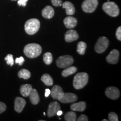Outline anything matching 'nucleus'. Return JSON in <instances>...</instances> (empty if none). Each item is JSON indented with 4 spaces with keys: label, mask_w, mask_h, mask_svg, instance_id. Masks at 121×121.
Returning a JSON list of instances; mask_svg holds the SVG:
<instances>
[{
    "label": "nucleus",
    "mask_w": 121,
    "mask_h": 121,
    "mask_svg": "<svg viewBox=\"0 0 121 121\" xmlns=\"http://www.w3.org/2000/svg\"><path fill=\"white\" fill-rule=\"evenodd\" d=\"M53 5L54 6H60L62 5V0H51Z\"/></svg>",
    "instance_id": "obj_30"
},
{
    "label": "nucleus",
    "mask_w": 121,
    "mask_h": 121,
    "mask_svg": "<svg viewBox=\"0 0 121 121\" xmlns=\"http://www.w3.org/2000/svg\"><path fill=\"white\" fill-rule=\"evenodd\" d=\"M40 26V23L39 20L31 19L25 22L24 28L26 33L29 35L35 34L38 32Z\"/></svg>",
    "instance_id": "obj_3"
},
{
    "label": "nucleus",
    "mask_w": 121,
    "mask_h": 121,
    "mask_svg": "<svg viewBox=\"0 0 121 121\" xmlns=\"http://www.w3.org/2000/svg\"><path fill=\"white\" fill-rule=\"evenodd\" d=\"M98 5V0H85L82 4V9L84 12L91 13L95 11Z\"/></svg>",
    "instance_id": "obj_7"
},
{
    "label": "nucleus",
    "mask_w": 121,
    "mask_h": 121,
    "mask_svg": "<svg viewBox=\"0 0 121 121\" xmlns=\"http://www.w3.org/2000/svg\"><path fill=\"white\" fill-rule=\"evenodd\" d=\"M59 110H60V104L57 102H53L49 104L48 107L47 116L49 117H53L56 115L57 112Z\"/></svg>",
    "instance_id": "obj_10"
},
{
    "label": "nucleus",
    "mask_w": 121,
    "mask_h": 121,
    "mask_svg": "<svg viewBox=\"0 0 121 121\" xmlns=\"http://www.w3.org/2000/svg\"><path fill=\"white\" fill-rule=\"evenodd\" d=\"M62 113H63V112H62L61 111V110H59L57 112V114H57V115H58V116H61V115L62 114Z\"/></svg>",
    "instance_id": "obj_36"
},
{
    "label": "nucleus",
    "mask_w": 121,
    "mask_h": 121,
    "mask_svg": "<svg viewBox=\"0 0 121 121\" xmlns=\"http://www.w3.org/2000/svg\"><path fill=\"white\" fill-rule=\"evenodd\" d=\"M28 0H19L17 2V4L19 6H26L27 2H28Z\"/></svg>",
    "instance_id": "obj_34"
},
{
    "label": "nucleus",
    "mask_w": 121,
    "mask_h": 121,
    "mask_svg": "<svg viewBox=\"0 0 121 121\" xmlns=\"http://www.w3.org/2000/svg\"><path fill=\"white\" fill-rule=\"evenodd\" d=\"M63 22L66 28L68 29H72L76 26L78 24V20L76 18L72 16H68L64 19Z\"/></svg>",
    "instance_id": "obj_15"
},
{
    "label": "nucleus",
    "mask_w": 121,
    "mask_h": 121,
    "mask_svg": "<svg viewBox=\"0 0 121 121\" xmlns=\"http://www.w3.org/2000/svg\"><path fill=\"white\" fill-rule=\"evenodd\" d=\"M78 121H88V118L84 114H82L76 119Z\"/></svg>",
    "instance_id": "obj_33"
},
{
    "label": "nucleus",
    "mask_w": 121,
    "mask_h": 121,
    "mask_svg": "<svg viewBox=\"0 0 121 121\" xmlns=\"http://www.w3.org/2000/svg\"><path fill=\"white\" fill-rule=\"evenodd\" d=\"M62 7L66 9V14L69 16L73 15L75 13V9L73 4L69 1H66L63 3L62 4Z\"/></svg>",
    "instance_id": "obj_17"
},
{
    "label": "nucleus",
    "mask_w": 121,
    "mask_h": 121,
    "mask_svg": "<svg viewBox=\"0 0 121 121\" xmlns=\"http://www.w3.org/2000/svg\"><path fill=\"white\" fill-rule=\"evenodd\" d=\"M6 109V105L4 103L0 102V114L2 113Z\"/></svg>",
    "instance_id": "obj_32"
},
{
    "label": "nucleus",
    "mask_w": 121,
    "mask_h": 121,
    "mask_svg": "<svg viewBox=\"0 0 121 121\" xmlns=\"http://www.w3.org/2000/svg\"><path fill=\"white\" fill-rule=\"evenodd\" d=\"M33 87L31 85L24 84L20 86V91L21 94L24 96V97H28Z\"/></svg>",
    "instance_id": "obj_19"
},
{
    "label": "nucleus",
    "mask_w": 121,
    "mask_h": 121,
    "mask_svg": "<svg viewBox=\"0 0 121 121\" xmlns=\"http://www.w3.org/2000/svg\"><path fill=\"white\" fill-rule=\"evenodd\" d=\"M42 52L41 46L37 43L28 44L24 49V54L30 58H34L39 56L42 53Z\"/></svg>",
    "instance_id": "obj_1"
},
{
    "label": "nucleus",
    "mask_w": 121,
    "mask_h": 121,
    "mask_svg": "<svg viewBox=\"0 0 121 121\" xmlns=\"http://www.w3.org/2000/svg\"><path fill=\"white\" fill-rule=\"evenodd\" d=\"M87 45L84 42H80L78 44V47H77V52L78 54L81 55H84L85 53Z\"/></svg>",
    "instance_id": "obj_24"
},
{
    "label": "nucleus",
    "mask_w": 121,
    "mask_h": 121,
    "mask_svg": "<svg viewBox=\"0 0 121 121\" xmlns=\"http://www.w3.org/2000/svg\"><path fill=\"white\" fill-rule=\"evenodd\" d=\"M77 71H78V69L75 66H69V67H66V69L63 71L62 72V75L63 77H67L75 73Z\"/></svg>",
    "instance_id": "obj_21"
},
{
    "label": "nucleus",
    "mask_w": 121,
    "mask_h": 121,
    "mask_svg": "<svg viewBox=\"0 0 121 121\" xmlns=\"http://www.w3.org/2000/svg\"><path fill=\"white\" fill-rule=\"evenodd\" d=\"M65 119L66 121H76V114L74 112H69L65 114Z\"/></svg>",
    "instance_id": "obj_25"
},
{
    "label": "nucleus",
    "mask_w": 121,
    "mask_h": 121,
    "mask_svg": "<svg viewBox=\"0 0 121 121\" xmlns=\"http://www.w3.org/2000/svg\"><path fill=\"white\" fill-rule=\"evenodd\" d=\"M105 93L107 97L113 100L117 99L120 95L119 90L117 87L114 86L108 87V88H107Z\"/></svg>",
    "instance_id": "obj_9"
},
{
    "label": "nucleus",
    "mask_w": 121,
    "mask_h": 121,
    "mask_svg": "<svg viewBox=\"0 0 121 121\" xmlns=\"http://www.w3.org/2000/svg\"><path fill=\"white\" fill-rule=\"evenodd\" d=\"M89 80V76L85 72H80L75 76L73 86L76 89H81L86 86Z\"/></svg>",
    "instance_id": "obj_2"
},
{
    "label": "nucleus",
    "mask_w": 121,
    "mask_h": 121,
    "mask_svg": "<svg viewBox=\"0 0 121 121\" xmlns=\"http://www.w3.org/2000/svg\"><path fill=\"white\" fill-rule=\"evenodd\" d=\"M13 1H16V0H13Z\"/></svg>",
    "instance_id": "obj_38"
},
{
    "label": "nucleus",
    "mask_w": 121,
    "mask_h": 121,
    "mask_svg": "<svg viewBox=\"0 0 121 121\" xmlns=\"http://www.w3.org/2000/svg\"><path fill=\"white\" fill-rule=\"evenodd\" d=\"M103 9L106 13L112 17H117L119 14V10L117 4L113 2H108L103 4Z\"/></svg>",
    "instance_id": "obj_4"
},
{
    "label": "nucleus",
    "mask_w": 121,
    "mask_h": 121,
    "mask_svg": "<svg viewBox=\"0 0 121 121\" xmlns=\"http://www.w3.org/2000/svg\"><path fill=\"white\" fill-rule=\"evenodd\" d=\"M102 121H108V120H107V119H103Z\"/></svg>",
    "instance_id": "obj_37"
},
{
    "label": "nucleus",
    "mask_w": 121,
    "mask_h": 121,
    "mask_svg": "<svg viewBox=\"0 0 121 121\" xmlns=\"http://www.w3.org/2000/svg\"><path fill=\"white\" fill-rule=\"evenodd\" d=\"M86 107V104L85 102H80L76 103H73L71 105V109L73 111H78V112H83Z\"/></svg>",
    "instance_id": "obj_18"
},
{
    "label": "nucleus",
    "mask_w": 121,
    "mask_h": 121,
    "mask_svg": "<svg viewBox=\"0 0 121 121\" xmlns=\"http://www.w3.org/2000/svg\"><path fill=\"white\" fill-rule=\"evenodd\" d=\"M18 76L20 78H24L25 80L29 79L31 76V73L26 69H22L18 72Z\"/></svg>",
    "instance_id": "obj_23"
},
{
    "label": "nucleus",
    "mask_w": 121,
    "mask_h": 121,
    "mask_svg": "<svg viewBox=\"0 0 121 121\" xmlns=\"http://www.w3.org/2000/svg\"><path fill=\"white\" fill-rule=\"evenodd\" d=\"M78 38V34L75 30H69L66 33L65 35V41L68 43L75 41Z\"/></svg>",
    "instance_id": "obj_13"
},
{
    "label": "nucleus",
    "mask_w": 121,
    "mask_h": 121,
    "mask_svg": "<svg viewBox=\"0 0 121 121\" xmlns=\"http://www.w3.org/2000/svg\"><path fill=\"white\" fill-rule=\"evenodd\" d=\"M43 60L46 65L51 64L53 61L52 54L50 52H47L43 55Z\"/></svg>",
    "instance_id": "obj_26"
},
{
    "label": "nucleus",
    "mask_w": 121,
    "mask_h": 121,
    "mask_svg": "<svg viewBox=\"0 0 121 121\" xmlns=\"http://www.w3.org/2000/svg\"><path fill=\"white\" fill-rule=\"evenodd\" d=\"M51 94V90L48 89H45V97H48L49 95Z\"/></svg>",
    "instance_id": "obj_35"
},
{
    "label": "nucleus",
    "mask_w": 121,
    "mask_h": 121,
    "mask_svg": "<svg viewBox=\"0 0 121 121\" xmlns=\"http://www.w3.org/2000/svg\"><path fill=\"white\" fill-rule=\"evenodd\" d=\"M4 60L6 61L7 65H10L11 66H13L14 64V60L13 58V56L11 54H9L7 55V56L4 58Z\"/></svg>",
    "instance_id": "obj_27"
},
{
    "label": "nucleus",
    "mask_w": 121,
    "mask_h": 121,
    "mask_svg": "<svg viewBox=\"0 0 121 121\" xmlns=\"http://www.w3.org/2000/svg\"><path fill=\"white\" fill-rule=\"evenodd\" d=\"M116 35L118 40H119V41H121V26H119L118 28H117V31H116Z\"/></svg>",
    "instance_id": "obj_29"
},
{
    "label": "nucleus",
    "mask_w": 121,
    "mask_h": 121,
    "mask_svg": "<svg viewBox=\"0 0 121 121\" xmlns=\"http://www.w3.org/2000/svg\"><path fill=\"white\" fill-rule=\"evenodd\" d=\"M42 14L43 17L45 19H51L53 17L54 15V10L52 7L51 6H47L44 9L42 10Z\"/></svg>",
    "instance_id": "obj_16"
},
{
    "label": "nucleus",
    "mask_w": 121,
    "mask_h": 121,
    "mask_svg": "<svg viewBox=\"0 0 121 121\" xmlns=\"http://www.w3.org/2000/svg\"><path fill=\"white\" fill-rule=\"evenodd\" d=\"M109 42L107 38L102 37L98 39L95 45V51L98 53H102L105 52L108 47Z\"/></svg>",
    "instance_id": "obj_5"
},
{
    "label": "nucleus",
    "mask_w": 121,
    "mask_h": 121,
    "mask_svg": "<svg viewBox=\"0 0 121 121\" xmlns=\"http://www.w3.org/2000/svg\"><path fill=\"white\" fill-rule=\"evenodd\" d=\"M41 80L46 85L48 86H51L53 84V80L52 77L49 74L45 73L42 76L41 78Z\"/></svg>",
    "instance_id": "obj_22"
},
{
    "label": "nucleus",
    "mask_w": 121,
    "mask_h": 121,
    "mask_svg": "<svg viewBox=\"0 0 121 121\" xmlns=\"http://www.w3.org/2000/svg\"><path fill=\"white\" fill-rule=\"evenodd\" d=\"M77 100H78V96L75 94L64 93L63 96L60 101L62 103H70L75 102Z\"/></svg>",
    "instance_id": "obj_12"
},
{
    "label": "nucleus",
    "mask_w": 121,
    "mask_h": 121,
    "mask_svg": "<svg viewBox=\"0 0 121 121\" xmlns=\"http://www.w3.org/2000/svg\"><path fill=\"white\" fill-rule=\"evenodd\" d=\"M29 96L30 100V101H31V103H32L33 105H37V104H38L39 103L40 99H39L38 93L36 89H33L32 90H31V92H30Z\"/></svg>",
    "instance_id": "obj_20"
},
{
    "label": "nucleus",
    "mask_w": 121,
    "mask_h": 121,
    "mask_svg": "<svg viewBox=\"0 0 121 121\" xmlns=\"http://www.w3.org/2000/svg\"><path fill=\"white\" fill-rule=\"evenodd\" d=\"M51 96L53 99L57 100H60V99L62 98L64 94V92L62 89V87L59 85H54L52 87V90H51Z\"/></svg>",
    "instance_id": "obj_8"
},
{
    "label": "nucleus",
    "mask_w": 121,
    "mask_h": 121,
    "mask_svg": "<svg viewBox=\"0 0 121 121\" xmlns=\"http://www.w3.org/2000/svg\"><path fill=\"white\" fill-rule=\"evenodd\" d=\"M26 105V101L23 98L16 97L15 100L14 109L17 113H21Z\"/></svg>",
    "instance_id": "obj_14"
},
{
    "label": "nucleus",
    "mask_w": 121,
    "mask_h": 121,
    "mask_svg": "<svg viewBox=\"0 0 121 121\" xmlns=\"http://www.w3.org/2000/svg\"><path fill=\"white\" fill-rule=\"evenodd\" d=\"M119 52L117 49H113L107 56L106 60L110 64H116L118 62Z\"/></svg>",
    "instance_id": "obj_11"
},
{
    "label": "nucleus",
    "mask_w": 121,
    "mask_h": 121,
    "mask_svg": "<svg viewBox=\"0 0 121 121\" xmlns=\"http://www.w3.org/2000/svg\"><path fill=\"white\" fill-rule=\"evenodd\" d=\"M73 63V57L69 55L60 56L56 60V64L58 67L63 69L70 66Z\"/></svg>",
    "instance_id": "obj_6"
},
{
    "label": "nucleus",
    "mask_w": 121,
    "mask_h": 121,
    "mask_svg": "<svg viewBox=\"0 0 121 121\" xmlns=\"http://www.w3.org/2000/svg\"><path fill=\"white\" fill-rule=\"evenodd\" d=\"M24 58L22 57H20L19 58H16V60H15V63L19 64L20 66H22V65L23 64L24 62Z\"/></svg>",
    "instance_id": "obj_31"
},
{
    "label": "nucleus",
    "mask_w": 121,
    "mask_h": 121,
    "mask_svg": "<svg viewBox=\"0 0 121 121\" xmlns=\"http://www.w3.org/2000/svg\"><path fill=\"white\" fill-rule=\"evenodd\" d=\"M109 121H118V117L117 114L114 112H110L108 114Z\"/></svg>",
    "instance_id": "obj_28"
}]
</instances>
